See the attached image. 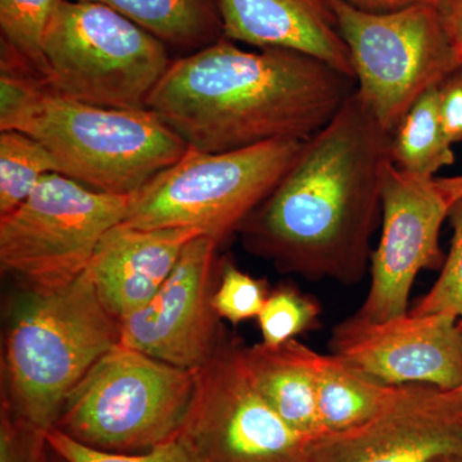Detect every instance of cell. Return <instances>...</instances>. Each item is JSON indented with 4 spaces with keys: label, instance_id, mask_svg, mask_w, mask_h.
I'll return each mask as SVG.
<instances>
[{
    "label": "cell",
    "instance_id": "30bf717a",
    "mask_svg": "<svg viewBox=\"0 0 462 462\" xmlns=\"http://www.w3.org/2000/svg\"><path fill=\"white\" fill-rule=\"evenodd\" d=\"M239 339L225 337L196 372L179 439L199 462H311L310 440L285 424L249 378Z\"/></svg>",
    "mask_w": 462,
    "mask_h": 462
},
{
    "label": "cell",
    "instance_id": "7402d4cb",
    "mask_svg": "<svg viewBox=\"0 0 462 462\" xmlns=\"http://www.w3.org/2000/svg\"><path fill=\"white\" fill-rule=\"evenodd\" d=\"M62 0H0L2 50L42 79L45 74L44 38Z\"/></svg>",
    "mask_w": 462,
    "mask_h": 462
},
{
    "label": "cell",
    "instance_id": "44dd1931",
    "mask_svg": "<svg viewBox=\"0 0 462 462\" xmlns=\"http://www.w3.org/2000/svg\"><path fill=\"white\" fill-rule=\"evenodd\" d=\"M51 172L56 163L41 143L17 130H0V217L23 205Z\"/></svg>",
    "mask_w": 462,
    "mask_h": 462
},
{
    "label": "cell",
    "instance_id": "5bb4252c",
    "mask_svg": "<svg viewBox=\"0 0 462 462\" xmlns=\"http://www.w3.org/2000/svg\"><path fill=\"white\" fill-rule=\"evenodd\" d=\"M311 462H431L462 455V396L427 384L373 419L310 440Z\"/></svg>",
    "mask_w": 462,
    "mask_h": 462
},
{
    "label": "cell",
    "instance_id": "83f0119b",
    "mask_svg": "<svg viewBox=\"0 0 462 462\" xmlns=\"http://www.w3.org/2000/svg\"><path fill=\"white\" fill-rule=\"evenodd\" d=\"M438 105L443 129L452 144L462 143V69L438 87Z\"/></svg>",
    "mask_w": 462,
    "mask_h": 462
},
{
    "label": "cell",
    "instance_id": "4dcf8cb0",
    "mask_svg": "<svg viewBox=\"0 0 462 462\" xmlns=\"http://www.w3.org/2000/svg\"><path fill=\"white\" fill-rule=\"evenodd\" d=\"M436 180L438 187L440 188L446 199H448L449 205L462 197V173L461 175L449 176V178H437Z\"/></svg>",
    "mask_w": 462,
    "mask_h": 462
},
{
    "label": "cell",
    "instance_id": "603a6c76",
    "mask_svg": "<svg viewBox=\"0 0 462 462\" xmlns=\"http://www.w3.org/2000/svg\"><path fill=\"white\" fill-rule=\"evenodd\" d=\"M321 311L315 297L282 282L270 291L257 318L263 345L282 346L300 334L318 329Z\"/></svg>",
    "mask_w": 462,
    "mask_h": 462
},
{
    "label": "cell",
    "instance_id": "8fae6325",
    "mask_svg": "<svg viewBox=\"0 0 462 462\" xmlns=\"http://www.w3.org/2000/svg\"><path fill=\"white\" fill-rule=\"evenodd\" d=\"M218 247L206 236L188 243L156 296L121 321V345L191 372L205 366L226 337L212 306Z\"/></svg>",
    "mask_w": 462,
    "mask_h": 462
},
{
    "label": "cell",
    "instance_id": "52a82bcc",
    "mask_svg": "<svg viewBox=\"0 0 462 462\" xmlns=\"http://www.w3.org/2000/svg\"><path fill=\"white\" fill-rule=\"evenodd\" d=\"M194 385L196 372L118 343L69 392L56 427L103 451H148L178 436Z\"/></svg>",
    "mask_w": 462,
    "mask_h": 462
},
{
    "label": "cell",
    "instance_id": "cb8c5ba5",
    "mask_svg": "<svg viewBox=\"0 0 462 462\" xmlns=\"http://www.w3.org/2000/svg\"><path fill=\"white\" fill-rule=\"evenodd\" d=\"M448 220L454 234L439 278L410 310V314L447 312L462 320V197L449 207Z\"/></svg>",
    "mask_w": 462,
    "mask_h": 462
},
{
    "label": "cell",
    "instance_id": "f546056e",
    "mask_svg": "<svg viewBox=\"0 0 462 462\" xmlns=\"http://www.w3.org/2000/svg\"><path fill=\"white\" fill-rule=\"evenodd\" d=\"M358 11L366 14H393L420 5H437L438 0H342Z\"/></svg>",
    "mask_w": 462,
    "mask_h": 462
},
{
    "label": "cell",
    "instance_id": "6da1fadb",
    "mask_svg": "<svg viewBox=\"0 0 462 462\" xmlns=\"http://www.w3.org/2000/svg\"><path fill=\"white\" fill-rule=\"evenodd\" d=\"M392 165L391 133L355 91L240 225L243 245L282 273L360 282Z\"/></svg>",
    "mask_w": 462,
    "mask_h": 462
},
{
    "label": "cell",
    "instance_id": "3957f363",
    "mask_svg": "<svg viewBox=\"0 0 462 462\" xmlns=\"http://www.w3.org/2000/svg\"><path fill=\"white\" fill-rule=\"evenodd\" d=\"M0 130L27 134L47 149L58 173L114 196L138 193L188 149L149 109L65 98L23 72H0Z\"/></svg>",
    "mask_w": 462,
    "mask_h": 462
},
{
    "label": "cell",
    "instance_id": "d6a6232c",
    "mask_svg": "<svg viewBox=\"0 0 462 462\" xmlns=\"http://www.w3.org/2000/svg\"><path fill=\"white\" fill-rule=\"evenodd\" d=\"M458 328H460L461 334H462V320H458ZM455 392H457L460 396H462V384L460 387L454 389Z\"/></svg>",
    "mask_w": 462,
    "mask_h": 462
},
{
    "label": "cell",
    "instance_id": "4316f807",
    "mask_svg": "<svg viewBox=\"0 0 462 462\" xmlns=\"http://www.w3.org/2000/svg\"><path fill=\"white\" fill-rule=\"evenodd\" d=\"M47 430L21 418L2 397L0 462H51Z\"/></svg>",
    "mask_w": 462,
    "mask_h": 462
},
{
    "label": "cell",
    "instance_id": "ffe728a7",
    "mask_svg": "<svg viewBox=\"0 0 462 462\" xmlns=\"http://www.w3.org/2000/svg\"><path fill=\"white\" fill-rule=\"evenodd\" d=\"M452 143L446 135L438 105V88L422 94L391 134L392 163L421 179H434L454 165Z\"/></svg>",
    "mask_w": 462,
    "mask_h": 462
},
{
    "label": "cell",
    "instance_id": "7c38bea8",
    "mask_svg": "<svg viewBox=\"0 0 462 462\" xmlns=\"http://www.w3.org/2000/svg\"><path fill=\"white\" fill-rule=\"evenodd\" d=\"M437 178L407 175L392 165L383 190L382 234L370 260L369 293L356 315L385 321L409 312L413 282L422 270H440L442 225L449 205Z\"/></svg>",
    "mask_w": 462,
    "mask_h": 462
},
{
    "label": "cell",
    "instance_id": "8992f818",
    "mask_svg": "<svg viewBox=\"0 0 462 462\" xmlns=\"http://www.w3.org/2000/svg\"><path fill=\"white\" fill-rule=\"evenodd\" d=\"M303 143L273 141L221 153L188 147L130 197L123 223L139 229L194 227L221 245L281 181Z\"/></svg>",
    "mask_w": 462,
    "mask_h": 462
},
{
    "label": "cell",
    "instance_id": "484cf974",
    "mask_svg": "<svg viewBox=\"0 0 462 462\" xmlns=\"http://www.w3.org/2000/svg\"><path fill=\"white\" fill-rule=\"evenodd\" d=\"M47 440L51 451L65 462H199L178 437L139 454L94 448L57 427L47 430Z\"/></svg>",
    "mask_w": 462,
    "mask_h": 462
},
{
    "label": "cell",
    "instance_id": "d4e9b609",
    "mask_svg": "<svg viewBox=\"0 0 462 462\" xmlns=\"http://www.w3.org/2000/svg\"><path fill=\"white\" fill-rule=\"evenodd\" d=\"M270 291L264 279L254 278L239 270L233 261L224 260L212 306L221 320L238 325L258 318Z\"/></svg>",
    "mask_w": 462,
    "mask_h": 462
},
{
    "label": "cell",
    "instance_id": "9c48e42d",
    "mask_svg": "<svg viewBox=\"0 0 462 462\" xmlns=\"http://www.w3.org/2000/svg\"><path fill=\"white\" fill-rule=\"evenodd\" d=\"M129 202L48 173L23 205L0 217L2 273L30 291L71 284L87 272L102 236L123 223Z\"/></svg>",
    "mask_w": 462,
    "mask_h": 462
},
{
    "label": "cell",
    "instance_id": "e0dca14e",
    "mask_svg": "<svg viewBox=\"0 0 462 462\" xmlns=\"http://www.w3.org/2000/svg\"><path fill=\"white\" fill-rule=\"evenodd\" d=\"M245 363L258 393L294 431L312 440L325 433L309 361V346L297 339L278 346H245Z\"/></svg>",
    "mask_w": 462,
    "mask_h": 462
},
{
    "label": "cell",
    "instance_id": "ba28073f",
    "mask_svg": "<svg viewBox=\"0 0 462 462\" xmlns=\"http://www.w3.org/2000/svg\"><path fill=\"white\" fill-rule=\"evenodd\" d=\"M348 48L356 96L393 133L422 94L460 69L437 5L366 14L333 0Z\"/></svg>",
    "mask_w": 462,
    "mask_h": 462
},
{
    "label": "cell",
    "instance_id": "4fadbf2b",
    "mask_svg": "<svg viewBox=\"0 0 462 462\" xmlns=\"http://www.w3.org/2000/svg\"><path fill=\"white\" fill-rule=\"evenodd\" d=\"M330 349L384 384L445 391L462 384V334L458 319L447 312L385 321L355 314L334 327Z\"/></svg>",
    "mask_w": 462,
    "mask_h": 462
},
{
    "label": "cell",
    "instance_id": "836d02e7",
    "mask_svg": "<svg viewBox=\"0 0 462 462\" xmlns=\"http://www.w3.org/2000/svg\"><path fill=\"white\" fill-rule=\"evenodd\" d=\"M51 462H65L63 460H60V457H58V456L56 454H54L53 451H51Z\"/></svg>",
    "mask_w": 462,
    "mask_h": 462
},
{
    "label": "cell",
    "instance_id": "1f68e13d",
    "mask_svg": "<svg viewBox=\"0 0 462 462\" xmlns=\"http://www.w3.org/2000/svg\"><path fill=\"white\" fill-rule=\"evenodd\" d=\"M431 462H462V455L443 456Z\"/></svg>",
    "mask_w": 462,
    "mask_h": 462
},
{
    "label": "cell",
    "instance_id": "d6986e66",
    "mask_svg": "<svg viewBox=\"0 0 462 462\" xmlns=\"http://www.w3.org/2000/svg\"><path fill=\"white\" fill-rule=\"evenodd\" d=\"M115 9L167 47L197 51L224 38L216 0H81Z\"/></svg>",
    "mask_w": 462,
    "mask_h": 462
},
{
    "label": "cell",
    "instance_id": "2e32d148",
    "mask_svg": "<svg viewBox=\"0 0 462 462\" xmlns=\"http://www.w3.org/2000/svg\"><path fill=\"white\" fill-rule=\"evenodd\" d=\"M224 38L256 50L282 48L319 58L354 78L333 0H216Z\"/></svg>",
    "mask_w": 462,
    "mask_h": 462
},
{
    "label": "cell",
    "instance_id": "277c9868",
    "mask_svg": "<svg viewBox=\"0 0 462 462\" xmlns=\"http://www.w3.org/2000/svg\"><path fill=\"white\" fill-rule=\"evenodd\" d=\"M120 338L121 321L87 272L65 287L25 289L9 316L2 397L18 416L51 430L69 392Z\"/></svg>",
    "mask_w": 462,
    "mask_h": 462
},
{
    "label": "cell",
    "instance_id": "7a4b0ae2",
    "mask_svg": "<svg viewBox=\"0 0 462 462\" xmlns=\"http://www.w3.org/2000/svg\"><path fill=\"white\" fill-rule=\"evenodd\" d=\"M356 91L355 79L282 48L220 41L172 60L147 108L188 147L207 153L273 141L307 142Z\"/></svg>",
    "mask_w": 462,
    "mask_h": 462
},
{
    "label": "cell",
    "instance_id": "9a60e30c",
    "mask_svg": "<svg viewBox=\"0 0 462 462\" xmlns=\"http://www.w3.org/2000/svg\"><path fill=\"white\" fill-rule=\"evenodd\" d=\"M194 227L139 229L120 223L99 240L87 273L100 302L123 321L151 302L171 275Z\"/></svg>",
    "mask_w": 462,
    "mask_h": 462
},
{
    "label": "cell",
    "instance_id": "f1b7e54d",
    "mask_svg": "<svg viewBox=\"0 0 462 462\" xmlns=\"http://www.w3.org/2000/svg\"><path fill=\"white\" fill-rule=\"evenodd\" d=\"M437 7L462 69V0H438Z\"/></svg>",
    "mask_w": 462,
    "mask_h": 462
},
{
    "label": "cell",
    "instance_id": "ac0fdd59",
    "mask_svg": "<svg viewBox=\"0 0 462 462\" xmlns=\"http://www.w3.org/2000/svg\"><path fill=\"white\" fill-rule=\"evenodd\" d=\"M309 361L325 433L364 424L406 393L407 385H388L367 375L338 355L309 346Z\"/></svg>",
    "mask_w": 462,
    "mask_h": 462
},
{
    "label": "cell",
    "instance_id": "5b68a950",
    "mask_svg": "<svg viewBox=\"0 0 462 462\" xmlns=\"http://www.w3.org/2000/svg\"><path fill=\"white\" fill-rule=\"evenodd\" d=\"M167 48L107 5L62 0L45 32L42 81L65 98L142 111L171 65Z\"/></svg>",
    "mask_w": 462,
    "mask_h": 462
}]
</instances>
